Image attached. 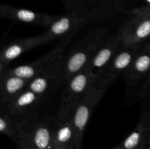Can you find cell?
Listing matches in <instances>:
<instances>
[{
  "label": "cell",
  "mask_w": 150,
  "mask_h": 149,
  "mask_svg": "<svg viewBox=\"0 0 150 149\" xmlns=\"http://www.w3.org/2000/svg\"><path fill=\"white\" fill-rule=\"evenodd\" d=\"M149 70L150 51L142 46L123 75L129 86H135L144 80Z\"/></svg>",
  "instance_id": "5bb4252c"
},
{
  "label": "cell",
  "mask_w": 150,
  "mask_h": 149,
  "mask_svg": "<svg viewBox=\"0 0 150 149\" xmlns=\"http://www.w3.org/2000/svg\"><path fill=\"white\" fill-rule=\"evenodd\" d=\"M150 118V112H146L142 117L135 129L115 149H140L145 138V125Z\"/></svg>",
  "instance_id": "ac0fdd59"
},
{
  "label": "cell",
  "mask_w": 150,
  "mask_h": 149,
  "mask_svg": "<svg viewBox=\"0 0 150 149\" xmlns=\"http://www.w3.org/2000/svg\"><path fill=\"white\" fill-rule=\"evenodd\" d=\"M144 47L145 48H146L147 50H149V51H150V42H148V43L146 44L145 45H144Z\"/></svg>",
  "instance_id": "484cf974"
},
{
  "label": "cell",
  "mask_w": 150,
  "mask_h": 149,
  "mask_svg": "<svg viewBox=\"0 0 150 149\" xmlns=\"http://www.w3.org/2000/svg\"><path fill=\"white\" fill-rule=\"evenodd\" d=\"M140 149H150V135H145L144 140Z\"/></svg>",
  "instance_id": "603a6c76"
},
{
  "label": "cell",
  "mask_w": 150,
  "mask_h": 149,
  "mask_svg": "<svg viewBox=\"0 0 150 149\" xmlns=\"http://www.w3.org/2000/svg\"><path fill=\"white\" fill-rule=\"evenodd\" d=\"M108 34L105 28H97L88 32L66 52L62 85L86 67L95 53Z\"/></svg>",
  "instance_id": "6da1fadb"
},
{
  "label": "cell",
  "mask_w": 150,
  "mask_h": 149,
  "mask_svg": "<svg viewBox=\"0 0 150 149\" xmlns=\"http://www.w3.org/2000/svg\"><path fill=\"white\" fill-rule=\"evenodd\" d=\"M145 135H150V118L145 125Z\"/></svg>",
  "instance_id": "d4e9b609"
},
{
  "label": "cell",
  "mask_w": 150,
  "mask_h": 149,
  "mask_svg": "<svg viewBox=\"0 0 150 149\" xmlns=\"http://www.w3.org/2000/svg\"><path fill=\"white\" fill-rule=\"evenodd\" d=\"M57 16L0 4V17L15 22L48 27L56 20Z\"/></svg>",
  "instance_id": "30bf717a"
},
{
  "label": "cell",
  "mask_w": 150,
  "mask_h": 149,
  "mask_svg": "<svg viewBox=\"0 0 150 149\" xmlns=\"http://www.w3.org/2000/svg\"><path fill=\"white\" fill-rule=\"evenodd\" d=\"M29 81L30 80L28 79L3 72L0 75V108H4L21 92L25 90Z\"/></svg>",
  "instance_id": "e0dca14e"
},
{
  "label": "cell",
  "mask_w": 150,
  "mask_h": 149,
  "mask_svg": "<svg viewBox=\"0 0 150 149\" xmlns=\"http://www.w3.org/2000/svg\"><path fill=\"white\" fill-rule=\"evenodd\" d=\"M43 98L44 96L35 93L29 89H26L2 109L13 121L15 118L22 119V117L33 111L41 103Z\"/></svg>",
  "instance_id": "7c38bea8"
},
{
  "label": "cell",
  "mask_w": 150,
  "mask_h": 149,
  "mask_svg": "<svg viewBox=\"0 0 150 149\" xmlns=\"http://www.w3.org/2000/svg\"><path fill=\"white\" fill-rule=\"evenodd\" d=\"M66 51L51 61L38 76L30 80L27 88L38 94L46 96L62 85Z\"/></svg>",
  "instance_id": "5b68a950"
},
{
  "label": "cell",
  "mask_w": 150,
  "mask_h": 149,
  "mask_svg": "<svg viewBox=\"0 0 150 149\" xmlns=\"http://www.w3.org/2000/svg\"><path fill=\"white\" fill-rule=\"evenodd\" d=\"M94 83L86 67L73 76L65 85L60 98L56 119L72 117L75 108L91 83Z\"/></svg>",
  "instance_id": "277c9868"
},
{
  "label": "cell",
  "mask_w": 150,
  "mask_h": 149,
  "mask_svg": "<svg viewBox=\"0 0 150 149\" xmlns=\"http://www.w3.org/2000/svg\"><path fill=\"white\" fill-rule=\"evenodd\" d=\"M0 133L6 134L12 139H16L15 122L11 117L0 108Z\"/></svg>",
  "instance_id": "d6986e66"
},
{
  "label": "cell",
  "mask_w": 150,
  "mask_h": 149,
  "mask_svg": "<svg viewBox=\"0 0 150 149\" xmlns=\"http://www.w3.org/2000/svg\"><path fill=\"white\" fill-rule=\"evenodd\" d=\"M92 20H95L92 18L67 13L64 15L57 16L56 20L51 23V26H48L43 34L48 42H50L67 34L73 33L74 31L80 29Z\"/></svg>",
  "instance_id": "8fae6325"
},
{
  "label": "cell",
  "mask_w": 150,
  "mask_h": 149,
  "mask_svg": "<svg viewBox=\"0 0 150 149\" xmlns=\"http://www.w3.org/2000/svg\"><path fill=\"white\" fill-rule=\"evenodd\" d=\"M70 37L64 39V40H62L52 50L48 51L47 53H45L38 59L35 60L33 62L18 66L13 68H7L4 72L10 75L32 80V78L38 76L51 61H54L59 56L65 51L66 46L70 42Z\"/></svg>",
  "instance_id": "ba28073f"
},
{
  "label": "cell",
  "mask_w": 150,
  "mask_h": 149,
  "mask_svg": "<svg viewBox=\"0 0 150 149\" xmlns=\"http://www.w3.org/2000/svg\"><path fill=\"white\" fill-rule=\"evenodd\" d=\"M112 149H115V148H112Z\"/></svg>",
  "instance_id": "f1b7e54d"
},
{
  "label": "cell",
  "mask_w": 150,
  "mask_h": 149,
  "mask_svg": "<svg viewBox=\"0 0 150 149\" xmlns=\"http://www.w3.org/2000/svg\"><path fill=\"white\" fill-rule=\"evenodd\" d=\"M131 14H135V13H150V7L149 6H144V7H139V8H133L130 11Z\"/></svg>",
  "instance_id": "7402d4cb"
},
{
  "label": "cell",
  "mask_w": 150,
  "mask_h": 149,
  "mask_svg": "<svg viewBox=\"0 0 150 149\" xmlns=\"http://www.w3.org/2000/svg\"><path fill=\"white\" fill-rule=\"evenodd\" d=\"M67 13L99 20L111 17L103 8L100 0H62Z\"/></svg>",
  "instance_id": "9a60e30c"
},
{
  "label": "cell",
  "mask_w": 150,
  "mask_h": 149,
  "mask_svg": "<svg viewBox=\"0 0 150 149\" xmlns=\"http://www.w3.org/2000/svg\"><path fill=\"white\" fill-rule=\"evenodd\" d=\"M129 0H100L103 8L111 16L122 10Z\"/></svg>",
  "instance_id": "ffe728a7"
},
{
  "label": "cell",
  "mask_w": 150,
  "mask_h": 149,
  "mask_svg": "<svg viewBox=\"0 0 150 149\" xmlns=\"http://www.w3.org/2000/svg\"><path fill=\"white\" fill-rule=\"evenodd\" d=\"M52 149H69V148H60V147H54Z\"/></svg>",
  "instance_id": "4316f807"
},
{
  "label": "cell",
  "mask_w": 150,
  "mask_h": 149,
  "mask_svg": "<svg viewBox=\"0 0 150 149\" xmlns=\"http://www.w3.org/2000/svg\"><path fill=\"white\" fill-rule=\"evenodd\" d=\"M52 145L53 147L76 149V131L71 117L56 119L53 128Z\"/></svg>",
  "instance_id": "2e32d148"
},
{
  "label": "cell",
  "mask_w": 150,
  "mask_h": 149,
  "mask_svg": "<svg viewBox=\"0 0 150 149\" xmlns=\"http://www.w3.org/2000/svg\"><path fill=\"white\" fill-rule=\"evenodd\" d=\"M48 42L43 34L29 38H22L12 41L3 47L0 51V60L3 62L10 64L21 55L32 48Z\"/></svg>",
  "instance_id": "4fadbf2b"
},
{
  "label": "cell",
  "mask_w": 150,
  "mask_h": 149,
  "mask_svg": "<svg viewBox=\"0 0 150 149\" xmlns=\"http://www.w3.org/2000/svg\"><path fill=\"white\" fill-rule=\"evenodd\" d=\"M107 90L95 83H91L75 108L71 118L76 131V149H81L82 139L89 118Z\"/></svg>",
  "instance_id": "3957f363"
},
{
  "label": "cell",
  "mask_w": 150,
  "mask_h": 149,
  "mask_svg": "<svg viewBox=\"0 0 150 149\" xmlns=\"http://www.w3.org/2000/svg\"><path fill=\"white\" fill-rule=\"evenodd\" d=\"M16 140L21 149H52L54 123L45 121H14Z\"/></svg>",
  "instance_id": "7a4b0ae2"
},
{
  "label": "cell",
  "mask_w": 150,
  "mask_h": 149,
  "mask_svg": "<svg viewBox=\"0 0 150 149\" xmlns=\"http://www.w3.org/2000/svg\"><path fill=\"white\" fill-rule=\"evenodd\" d=\"M133 15V17L125 22L117 33L124 47L141 45L150 37V13Z\"/></svg>",
  "instance_id": "52a82bcc"
},
{
  "label": "cell",
  "mask_w": 150,
  "mask_h": 149,
  "mask_svg": "<svg viewBox=\"0 0 150 149\" xmlns=\"http://www.w3.org/2000/svg\"><path fill=\"white\" fill-rule=\"evenodd\" d=\"M122 47V45L117 34L106 35L103 42L86 66V70L94 82L104 67Z\"/></svg>",
  "instance_id": "9c48e42d"
},
{
  "label": "cell",
  "mask_w": 150,
  "mask_h": 149,
  "mask_svg": "<svg viewBox=\"0 0 150 149\" xmlns=\"http://www.w3.org/2000/svg\"><path fill=\"white\" fill-rule=\"evenodd\" d=\"M150 94V70L146 77L144 80V83L142 86V89L139 93V96L143 98Z\"/></svg>",
  "instance_id": "44dd1931"
},
{
  "label": "cell",
  "mask_w": 150,
  "mask_h": 149,
  "mask_svg": "<svg viewBox=\"0 0 150 149\" xmlns=\"http://www.w3.org/2000/svg\"><path fill=\"white\" fill-rule=\"evenodd\" d=\"M7 66H8V64L3 62L2 61L0 60V75L4 72V70H6L7 68H8Z\"/></svg>",
  "instance_id": "cb8c5ba5"
},
{
  "label": "cell",
  "mask_w": 150,
  "mask_h": 149,
  "mask_svg": "<svg viewBox=\"0 0 150 149\" xmlns=\"http://www.w3.org/2000/svg\"><path fill=\"white\" fill-rule=\"evenodd\" d=\"M141 47L142 45L122 47L104 67L94 83L106 89H109L130 66Z\"/></svg>",
  "instance_id": "8992f818"
},
{
  "label": "cell",
  "mask_w": 150,
  "mask_h": 149,
  "mask_svg": "<svg viewBox=\"0 0 150 149\" xmlns=\"http://www.w3.org/2000/svg\"><path fill=\"white\" fill-rule=\"evenodd\" d=\"M146 1V2L147 3V5L146 6H149V7H150V0H145Z\"/></svg>",
  "instance_id": "83f0119b"
}]
</instances>
